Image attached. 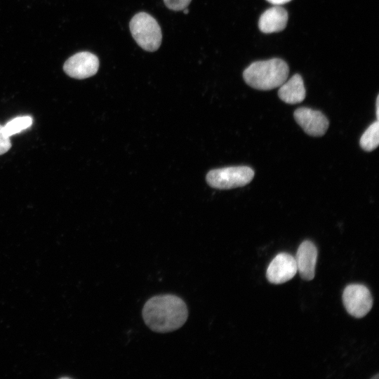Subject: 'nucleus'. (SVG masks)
<instances>
[{
	"mask_svg": "<svg viewBox=\"0 0 379 379\" xmlns=\"http://www.w3.org/2000/svg\"><path fill=\"white\" fill-rule=\"evenodd\" d=\"M142 314L149 328L164 333L175 331L184 325L188 317V309L179 296L162 294L147 300Z\"/></svg>",
	"mask_w": 379,
	"mask_h": 379,
	"instance_id": "1",
	"label": "nucleus"
},
{
	"mask_svg": "<svg viewBox=\"0 0 379 379\" xmlns=\"http://www.w3.org/2000/svg\"><path fill=\"white\" fill-rule=\"evenodd\" d=\"M289 69L287 63L280 58L256 61L243 72L245 82L251 87L268 91L279 87L287 80Z\"/></svg>",
	"mask_w": 379,
	"mask_h": 379,
	"instance_id": "2",
	"label": "nucleus"
},
{
	"mask_svg": "<svg viewBox=\"0 0 379 379\" xmlns=\"http://www.w3.org/2000/svg\"><path fill=\"white\" fill-rule=\"evenodd\" d=\"M129 27L133 39L142 49L153 52L159 48L161 31L152 15L145 12L138 13L132 18Z\"/></svg>",
	"mask_w": 379,
	"mask_h": 379,
	"instance_id": "3",
	"label": "nucleus"
},
{
	"mask_svg": "<svg viewBox=\"0 0 379 379\" xmlns=\"http://www.w3.org/2000/svg\"><path fill=\"white\" fill-rule=\"evenodd\" d=\"M253 177L254 171L248 166H231L210 171L206 181L213 188L229 190L246 185Z\"/></svg>",
	"mask_w": 379,
	"mask_h": 379,
	"instance_id": "4",
	"label": "nucleus"
},
{
	"mask_svg": "<svg viewBox=\"0 0 379 379\" xmlns=\"http://www.w3.org/2000/svg\"><path fill=\"white\" fill-rule=\"evenodd\" d=\"M343 302L347 312L356 318L366 315L373 306V298L368 288L362 284L347 286L343 293Z\"/></svg>",
	"mask_w": 379,
	"mask_h": 379,
	"instance_id": "5",
	"label": "nucleus"
},
{
	"mask_svg": "<svg viewBox=\"0 0 379 379\" xmlns=\"http://www.w3.org/2000/svg\"><path fill=\"white\" fill-rule=\"evenodd\" d=\"M99 67L98 58L93 53L83 51L69 58L63 65L65 72L70 77L84 79L95 74Z\"/></svg>",
	"mask_w": 379,
	"mask_h": 379,
	"instance_id": "6",
	"label": "nucleus"
},
{
	"mask_svg": "<svg viewBox=\"0 0 379 379\" xmlns=\"http://www.w3.org/2000/svg\"><path fill=\"white\" fill-rule=\"evenodd\" d=\"M293 117L305 133L311 136L324 135L329 126L328 119L321 112L311 108H298L294 112Z\"/></svg>",
	"mask_w": 379,
	"mask_h": 379,
	"instance_id": "7",
	"label": "nucleus"
},
{
	"mask_svg": "<svg viewBox=\"0 0 379 379\" xmlns=\"http://www.w3.org/2000/svg\"><path fill=\"white\" fill-rule=\"evenodd\" d=\"M296 272L295 258L289 253H280L268 265L266 277L270 283L280 284L291 279Z\"/></svg>",
	"mask_w": 379,
	"mask_h": 379,
	"instance_id": "8",
	"label": "nucleus"
},
{
	"mask_svg": "<svg viewBox=\"0 0 379 379\" xmlns=\"http://www.w3.org/2000/svg\"><path fill=\"white\" fill-rule=\"evenodd\" d=\"M317 255V248L311 241L306 240L300 244L295 260L297 272L302 279L310 281L314 279Z\"/></svg>",
	"mask_w": 379,
	"mask_h": 379,
	"instance_id": "9",
	"label": "nucleus"
},
{
	"mask_svg": "<svg viewBox=\"0 0 379 379\" xmlns=\"http://www.w3.org/2000/svg\"><path fill=\"white\" fill-rule=\"evenodd\" d=\"M288 19L287 11L281 6H275L262 13L259 18L258 27L263 33L278 32L285 29Z\"/></svg>",
	"mask_w": 379,
	"mask_h": 379,
	"instance_id": "10",
	"label": "nucleus"
},
{
	"mask_svg": "<svg viewBox=\"0 0 379 379\" xmlns=\"http://www.w3.org/2000/svg\"><path fill=\"white\" fill-rule=\"evenodd\" d=\"M279 98L287 104H297L303 101L306 95L302 77L295 74L284 81L278 91Z\"/></svg>",
	"mask_w": 379,
	"mask_h": 379,
	"instance_id": "11",
	"label": "nucleus"
},
{
	"mask_svg": "<svg viewBox=\"0 0 379 379\" xmlns=\"http://www.w3.org/2000/svg\"><path fill=\"white\" fill-rule=\"evenodd\" d=\"M379 144L378 120L372 123L361 135L359 145L366 152H371L376 149Z\"/></svg>",
	"mask_w": 379,
	"mask_h": 379,
	"instance_id": "12",
	"label": "nucleus"
},
{
	"mask_svg": "<svg viewBox=\"0 0 379 379\" xmlns=\"http://www.w3.org/2000/svg\"><path fill=\"white\" fill-rule=\"evenodd\" d=\"M32 118L29 116L15 117L4 126L5 134L10 138L11 135L28 128L32 124Z\"/></svg>",
	"mask_w": 379,
	"mask_h": 379,
	"instance_id": "13",
	"label": "nucleus"
},
{
	"mask_svg": "<svg viewBox=\"0 0 379 379\" xmlns=\"http://www.w3.org/2000/svg\"><path fill=\"white\" fill-rule=\"evenodd\" d=\"M192 0H164L165 5L173 11H182L186 8Z\"/></svg>",
	"mask_w": 379,
	"mask_h": 379,
	"instance_id": "14",
	"label": "nucleus"
},
{
	"mask_svg": "<svg viewBox=\"0 0 379 379\" xmlns=\"http://www.w3.org/2000/svg\"><path fill=\"white\" fill-rule=\"evenodd\" d=\"M11 147V143L4 132V126L0 124V155L7 152Z\"/></svg>",
	"mask_w": 379,
	"mask_h": 379,
	"instance_id": "15",
	"label": "nucleus"
},
{
	"mask_svg": "<svg viewBox=\"0 0 379 379\" xmlns=\"http://www.w3.org/2000/svg\"><path fill=\"white\" fill-rule=\"evenodd\" d=\"M267 1L270 2V4H272L275 6H279L281 4H286L291 1V0H267Z\"/></svg>",
	"mask_w": 379,
	"mask_h": 379,
	"instance_id": "16",
	"label": "nucleus"
},
{
	"mask_svg": "<svg viewBox=\"0 0 379 379\" xmlns=\"http://www.w3.org/2000/svg\"><path fill=\"white\" fill-rule=\"evenodd\" d=\"M378 96L376 98V103H375V107H376V117H377V120H378V115H379V113H378V110H379V107H378V105H379V103H378Z\"/></svg>",
	"mask_w": 379,
	"mask_h": 379,
	"instance_id": "17",
	"label": "nucleus"
},
{
	"mask_svg": "<svg viewBox=\"0 0 379 379\" xmlns=\"http://www.w3.org/2000/svg\"><path fill=\"white\" fill-rule=\"evenodd\" d=\"M183 11H184V13H185V14H187V13H189V11H188L187 9H186V8H185V9L183 10Z\"/></svg>",
	"mask_w": 379,
	"mask_h": 379,
	"instance_id": "18",
	"label": "nucleus"
}]
</instances>
